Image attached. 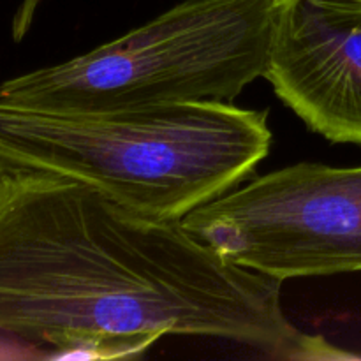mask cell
<instances>
[{
	"label": "cell",
	"instance_id": "cell-6",
	"mask_svg": "<svg viewBox=\"0 0 361 361\" xmlns=\"http://www.w3.org/2000/svg\"><path fill=\"white\" fill-rule=\"evenodd\" d=\"M41 2L42 0H21V4L18 6L16 14L13 18V39L16 42H20L30 30L32 21H34Z\"/></svg>",
	"mask_w": 361,
	"mask_h": 361
},
{
	"label": "cell",
	"instance_id": "cell-4",
	"mask_svg": "<svg viewBox=\"0 0 361 361\" xmlns=\"http://www.w3.org/2000/svg\"><path fill=\"white\" fill-rule=\"evenodd\" d=\"M182 224L229 263L282 282L361 271V166H288L201 204Z\"/></svg>",
	"mask_w": 361,
	"mask_h": 361
},
{
	"label": "cell",
	"instance_id": "cell-5",
	"mask_svg": "<svg viewBox=\"0 0 361 361\" xmlns=\"http://www.w3.org/2000/svg\"><path fill=\"white\" fill-rule=\"evenodd\" d=\"M263 78L312 133L361 145V0H274Z\"/></svg>",
	"mask_w": 361,
	"mask_h": 361
},
{
	"label": "cell",
	"instance_id": "cell-3",
	"mask_svg": "<svg viewBox=\"0 0 361 361\" xmlns=\"http://www.w3.org/2000/svg\"><path fill=\"white\" fill-rule=\"evenodd\" d=\"M274 0H183L92 51L0 85V101L53 111L231 102L264 76Z\"/></svg>",
	"mask_w": 361,
	"mask_h": 361
},
{
	"label": "cell",
	"instance_id": "cell-2",
	"mask_svg": "<svg viewBox=\"0 0 361 361\" xmlns=\"http://www.w3.org/2000/svg\"><path fill=\"white\" fill-rule=\"evenodd\" d=\"M270 145L268 113L231 102L53 111L0 101V175L71 180L157 221L238 187Z\"/></svg>",
	"mask_w": 361,
	"mask_h": 361
},
{
	"label": "cell",
	"instance_id": "cell-1",
	"mask_svg": "<svg viewBox=\"0 0 361 361\" xmlns=\"http://www.w3.org/2000/svg\"><path fill=\"white\" fill-rule=\"evenodd\" d=\"M282 281L229 263L182 221L134 214L97 190L0 175V331L123 358L162 337H210L277 360L324 358L282 309Z\"/></svg>",
	"mask_w": 361,
	"mask_h": 361
}]
</instances>
